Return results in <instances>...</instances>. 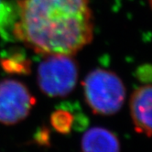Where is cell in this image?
Returning <instances> with one entry per match:
<instances>
[{
  "label": "cell",
  "instance_id": "1",
  "mask_svg": "<svg viewBox=\"0 0 152 152\" xmlns=\"http://www.w3.org/2000/svg\"><path fill=\"white\" fill-rule=\"evenodd\" d=\"M12 32L37 53L72 56L93 39L89 0H20Z\"/></svg>",
  "mask_w": 152,
  "mask_h": 152
},
{
  "label": "cell",
  "instance_id": "6",
  "mask_svg": "<svg viewBox=\"0 0 152 152\" xmlns=\"http://www.w3.org/2000/svg\"><path fill=\"white\" fill-rule=\"evenodd\" d=\"M81 149L82 152H120V142L109 129L94 126L83 134Z\"/></svg>",
  "mask_w": 152,
  "mask_h": 152
},
{
  "label": "cell",
  "instance_id": "2",
  "mask_svg": "<svg viewBox=\"0 0 152 152\" xmlns=\"http://www.w3.org/2000/svg\"><path fill=\"white\" fill-rule=\"evenodd\" d=\"M83 94L93 113L101 115L116 114L126 100V87L119 76L108 70L94 69L85 77Z\"/></svg>",
  "mask_w": 152,
  "mask_h": 152
},
{
  "label": "cell",
  "instance_id": "8",
  "mask_svg": "<svg viewBox=\"0 0 152 152\" xmlns=\"http://www.w3.org/2000/svg\"><path fill=\"white\" fill-rule=\"evenodd\" d=\"M73 115L67 110L58 109L50 115V125L60 134H69L74 124Z\"/></svg>",
  "mask_w": 152,
  "mask_h": 152
},
{
  "label": "cell",
  "instance_id": "3",
  "mask_svg": "<svg viewBox=\"0 0 152 152\" xmlns=\"http://www.w3.org/2000/svg\"><path fill=\"white\" fill-rule=\"evenodd\" d=\"M37 79L39 89L47 96L64 97L77 83V64L69 55H48L39 65Z\"/></svg>",
  "mask_w": 152,
  "mask_h": 152
},
{
  "label": "cell",
  "instance_id": "9",
  "mask_svg": "<svg viewBox=\"0 0 152 152\" xmlns=\"http://www.w3.org/2000/svg\"><path fill=\"white\" fill-rule=\"evenodd\" d=\"M148 3H149V5H150V7L152 8V0H148Z\"/></svg>",
  "mask_w": 152,
  "mask_h": 152
},
{
  "label": "cell",
  "instance_id": "5",
  "mask_svg": "<svg viewBox=\"0 0 152 152\" xmlns=\"http://www.w3.org/2000/svg\"><path fill=\"white\" fill-rule=\"evenodd\" d=\"M129 109L136 131L152 137V84L135 89L130 96Z\"/></svg>",
  "mask_w": 152,
  "mask_h": 152
},
{
  "label": "cell",
  "instance_id": "7",
  "mask_svg": "<svg viewBox=\"0 0 152 152\" xmlns=\"http://www.w3.org/2000/svg\"><path fill=\"white\" fill-rule=\"evenodd\" d=\"M18 7L9 0H0V34L4 35L13 29L17 20Z\"/></svg>",
  "mask_w": 152,
  "mask_h": 152
},
{
  "label": "cell",
  "instance_id": "4",
  "mask_svg": "<svg viewBox=\"0 0 152 152\" xmlns=\"http://www.w3.org/2000/svg\"><path fill=\"white\" fill-rule=\"evenodd\" d=\"M36 104L27 86L14 79L0 81V124L13 126L26 119Z\"/></svg>",
  "mask_w": 152,
  "mask_h": 152
}]
</instances>
